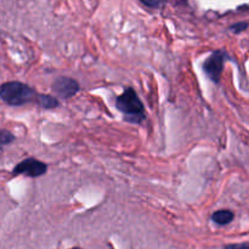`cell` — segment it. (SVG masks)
Instances as JSON below:
<instances>
[{"mask_svg": "<svg viewBox=\"0 0 249 249\" xmlns=\"http://www.w3.org/2000/svg\"><path fill=\"white\" fill-rule=\"evenodd\" d=\"M48 172V164L41 160H36V158L29 157L19 162L16 167L12 169V175L17 177V175H26L28 178H40L45 175Z\"/></svg>", "mask_w": 249, "mask_h": 249, "instance_id": "obj_4", "label": "cell"}, {"mask_svg": "<svg viewBox=\"0 0 249 249\" xmlns=\"http://www.w3.org/2000/svg\"><path fill=\"white\" fill-rule=\"evenodd\" d=\"M36 102L44 109H53L60 106V101L55 96H53V95L39 94L38 97H36Z\"/></svg>", "mask_w": 249, "mask_h": 249, "instance_id": "obj_7", "label": "cell"}, {"mask_svg": "<svg viewBox=\"0 0 249 249\" xmlns=\"http://www.w3.org/2000/svg\"><path fill=\"white\" fill-rule=\"evenodd\" d=\"M116 107L123 114L124 121L128 123L140 125L145 122V107L134 88H126L121 95H118L116 99Z\"/></svg>", "mask_w": 249, "mask_h": 249, "instance_id": "obj_1", "label": "cell"}, {"mask_svg": "<svg viewBox=\"0 0 249 249\" xmlns=\"http://www.w3.org/2000/svg\"><path fill=\"white\" fill-rule=\"evenodd\" d=\"M71 249H82V248H79V247H73V248H71Z\"/></svg>", "mask_w": 249, "mask_h": 249, "instance_id": "obj_12", "label": "cell"}, {"mask_svg": "<svg viewBox=\"0 0 249 249\" xmlns=\"http://www.w3.org/2000/svg\"><path fill=\"white\" fill-rule=\"evenodd\" d=\"M224 249H249V245H248V242L236 243V245L225 246V248Z\"/></svg>", "mask_w": 249, "mask_h": 249, "instance_id": "obj_11", "label": "cell"}, {"mask_svg": "<svg viewBox=\"0 0 249 249\" xmlns=\"http://www.w3.org/2000/svg\"><path fill=\"white\" fill-rule=\"evenodd\" d=\"M38 92L26 83L6 82L0 85V99L9 106H23L29 102L36 101Z\"/></svg>", "mask_w": 249, "mask_h": 249, "instance_id": "obj_2", "label": "cell"}, {"mask_svg": "<svg viewBox=\"0 0 249 249\" xmlns=\"http://www.w3.org/2000/svg\"><path fill=\"white\" fill-rule=\"evenodd\" d=\"M141 4L145 5V6L150 7V9H158V7L163 6L164 5V2L163 1H160V0H156V1H147V0H141Z\"/></svg>", "mask_w": 249, "mask_h": 249, "instance_id": "obj_10", "label": "cell"}, {"mask_svg": "<svg viewBox=\"0 0 249 249\" xmlns=\"http://www.w3.org/2000/svg\"><path fill=\"white\" fill-rule=\"evenodd\" d=\"M211 219L216 225L226 226L230 223H232L233 219H235V214H233L232 211H229V209H220V211L214 212L212 214Z\"/></svg>", "mask_w": 249, "mask_h": 249, "instance_id": "obj_6", "label": "cell"}, {"mask_svg": "<svg viewBox=\"0 0 249 249\" xmlns=\"http://www.w3.org/2000/svg\"><path fill=\"white\" fill-rule=\"evenodd\" d=\"M229 60H230V55L228 53V51L223 50V49H218V50H214L204 60L203 65H202V70L212 82L218 84V83H220V77L224 72L225 62Z\"/></svg>", "mask_w": 249, "mask_h": 249, "instance_id": "obj_3", "label": "cell"}, {"mask_svg": "<svg viewBox=\"0 0 249 249\" xmlns=\"http://www.w3.org/2000/svg\"><path fill=\"white\" fill-rule=\"evenodd\" d=\"M247 28H248V22L242 21V22H236V23L231 24V26L229 27V31H231L235 34H240L247 31Z\"/></svg>", "mask_w": 249, "mask_h": 249, "instance_id": "obj_9", "label": "cell"}, {"mask_svg": "<svg viewBox=\"0 0 249 249\" xmlns=\"http://www.w3.org/2000/svg\"><path fill=\"white\" fill-rule=\"evenodd\" d=\"M16 139V136L7 129H1L0 130V145H10Z\"/></svg>", "mask_w": 249, "mask_h": 249, "instance_id": "obj_8", "label": "cell"}, {"mask_svg": "<svg viewBox=\"0 0 249 249\" xmlns=\"http://www.w3.org/2000/svg\"><path fill=\"white\" fill-rule=\"evenodd\" d=\"M51 90L55 94L56 99L70 100L71 97L75 96L79 92L80 85L74 78L71 77H60L53 83Z\"/></svg>", "mask_w": 249, "mask_h": 249, "instance_id": "obj_5", "label": "cell"}]
</instances>
